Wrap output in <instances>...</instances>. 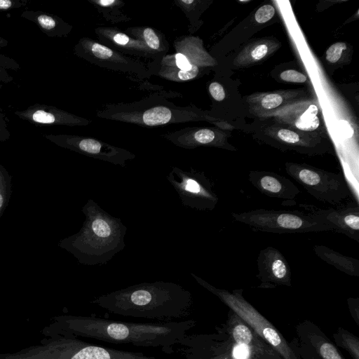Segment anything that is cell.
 <instances>
[{
  "label": "cell",
  "instance_id": "cell-12",
  "mask_svg": "<svg viewBox=\"0 0 359 359\" xmlns=\"http://www.w3.org/2000/svg\"><path fill=\"white\" fill-rule=\"evenodd\" d=\"M313 252L320 259L351 276H359V260L344 255L323 245H315Z\"/></svg>",
  "mask_w": 359,
  "mask_h": 359
},
{
  "label": "cell",
  "instance_id": "cell-24",
  "mask_svg": "<svg viewBox=\"0 0 359 359\" xmlns=\"http://www.w3.org/2000/svg\"><path fill=\"white\" fill-rule=\"evenodd\" d=\"M283 102L282 97L278 94H269L262 100V105L264 108L271 109L278 107Z\"/></svg>",
  "mask_w": 359,
  "mask_h": 359
},
{
  "label": "cell",
  "instance_id": "cell-17",
  "mask_svg": "<svg viewBox=\"0 0 359 359\" xmlns=\"http://www.w3.org/2000/svg\"><path fill=\"white\" fill-rule=\"evenodd\" d=\"M78 147L81 151L91 155L99 156L104 154L109 161L115 164H120L115 158L102 151V145L97 140L90 138L81 140L78 144Z\"/></svg>",
  "mask_w": 359,
  "mask_h": 359
},
{
  "label": "cell",
  "instance_id": "cell-15",
  "mask_svg": "<svg viewBox=\"0 0 359 359\" xmlns=\"http://www.w3.org/2000/svg\"><path fill=\"white\" fill-rule=\"evenodd\" d=\"M334 337L336 343L348 351L353 359H359V340L355 336L340 328Z\"/></svg>",
  "mask_w": 359,
  "mask_h": 359
},
{
  "label": "cell",
  "instance_id": "cell-28",
  "mask_svg": "<svg viewBox=\"0 0 359 359\" xmlns=\"http://www.w3.org/2000/svg\"><path fill=\"white\" fill-rule=\"evenodd\" d=\"M34 121L42 123H51L55 121V116L48 112L43 110H39L34 113L32 116Z\"/></svg>",
  "mask_w": 359,
  "mask_h": 359
},
{
  "label": "cell",
  "instance_id": "cell-21",
  "mask_svg": "<svg viewBox=\"0 0 359 359\" xmlns=\"http://www.w3.org/2000/svg\"><path fill=\"white\" fill-rule=\"evenodd\" d=\"M280 79L283 81L292 83H304L306 81V76L296 70L288 69L280 74Z\"/></svg>",
  "mask_w": 359,
  "mask_h": 359
},
{
  "label": "cell",
  "instance_id": "cell-25",
  "mask_svg": "<svg viewBox=\"0 0 359 359\" xmlns=\"http://www.w3.org/2000/svg\"><path fill=\"white\" fill-rule=\"evenodd\" d=\"M143 36L149 47L154 50L158 49L160 47V41L151 28H146L143 32Z\"/></svg>",
  "mask_w": 359,
  "mask_h": 359
},
{
  "label": "cell",
  "instance_id": "cell-27",
  "mask_svg": "<svg viewBox=\"0 0 359 359\" xmlns=\"http://www.w3.org/2000/svg\"><path fill=\"white\" fill-rule=\"evenodd\" d=\"M209 91L212 97L217 101H222L225 97L224 88L217 82H213L210 85Z\"/></svg>",
  "mask_w": 359,
  "mask_h": 359
},
{
  "label": "cell",
  "instance_id": "cell-14",
  "mask_svg": "<svg viewBox=\"0 0 359 359\" xmlns=\"http://www.w3.org/2000/svg\"><path fill=\"white\" fill-rule=\"evenodd\" d=\"M12 194V177L0 165V219L6 210Z\"/></svg>",
  "mask_w": 359,
  "mask_h": 359
},
{
  "label": "cell",
  "instance_id": "cell-31",
  "mask_svg": "<svg viewBox=\"0 0 359 359\" xmlns=\"http://www.w3.org/2000/svg\"><path fill=\"white\" fill-rule=\"evenodd\" d=\"M39 25L46 29H50L55 27V22L50 16L46 15H41L38 17Z\"/></svg>",
  "mask_w": 359,
  "mask_h": 359
},
{
  "label": "cell",
  "instance_id": "cell-16",
  "mask_svg": "<svg viewBox=\"0 0 359 359\" xmlns=\"http://www.w3.org/2000/svg\"><path fill=\"white\" fill-rule=\"evenodd\" d=\"M172 118V113L165 107H156L147 110L142 116L146 125L158 126L168 123Z\"/></svg>",
  "mask_w": 359,
  "mask_h": 359
},
{
  "label": "cell",
  "instance_id": "cell-6",
  "mask_svg": "<svg viewBox=\"0 0 359 359\" xmlns=\"http://www.w3.org/2000/svg\"><path fill=\"white\" fill-rule=\"evenodd\" d=\"M191 275L200 285L217 296L246 322L283 359H297L292 348L276 327L243 298L242 290H234L230 292L212 285L193 273H191Z\"/></svg>",
  "mask_w": 359,
  "mask_h": 359
},
{
  "label": "cell",
  "instance_id": "cell-1",
  "mask_svg": "<svg viewBox=\"0 0 359 359\" xmlns=\"http://www.w3.org/2000/svg\"><path fill=\"white\" fill-rule=\"evenodd\" d=\"M52 319L53 323L41 330L43 335L68 334L111 344L157 348L167 353H175L174 346L195 325L193 320L142 323L72 315Z\"/></svg>",
  "mask_w": 359,
  "mask_h": 359
},
{
  "label": "cell",
  "instance_id": "cell-8",
  "mask_svg": "<svg viewBox=\"0 0 359 359\" xmlns=\"http://www.w3.org/2000/svg\"><path fill=\"white\" fill-rule=\"evenodd\" d=\"M166 178L184 206L198 210H213L216 207L219 198L204 172L174 168Z\"/></svg>",
  "mask_w": 359,
  "mask_h": 359
},
{
  "label": "cell",
  "instance_id": "cell-10",
  "mask_svg": "<svg viewBox=\"0 0 359 359\" xmlns=\"http://www.w3.org/2000/svg\"><path fill=\"white\" fill-rule=\"evenodd\" d=\"M316 215L332 231L359 242V205L354 202L328 209L313 208Z\"/></svg>",
  "mask_w": 359,
  "mask_h": 359
},
{
  "label": "cell",
  "instance_id": "cell-19",
  "mask_svg": "<svg viewBox=\"0 0 359 359\" xmlns=\"http://www.w3.org/2000/svg\"><path fill=\"white\" fill-rule=\"evenodd\" d=\"M346 48V45L343 42H337L331 45L326 51L327 60L331 63L337 62Z\"/></svg>",
  "mask_w": 359,
  "mask_h": 359
},
{
  "label": "cell",
  "instance_id": "cell-32",
  "mask_svg": "<svg viewBox=\"0 0 359 359\" xmlns=\"http://www.w3.org/2000/svg\"><path fill=\"white\" fill-rule=\"evenodd\" d=\"M268 48L265 44H260L256 46L252 51V57L255 60H259L262 59L267 53Z\"/></svg>",
  "mask_w": 359,
  "mask_h": 359
},
{
  "label": "cell",
  "instance_id": "cell-18",
  "mask_svg": "<svg viewBox=\"0 0 359 359\" xmlns=\"http://www.w3.org/2000/svg\"><path fill=\"white\" fill-rule=\"evenodd\" d=\"M234 341L238 345L248 346L252 341V333L250 329L245 324L236 325L232 332Z\"/></svg>",
  "mask_w": 359,
  "mask_h": 359
},
{
  "label": "cell",
  "instance_id": "cell-5",
  "mask_svg": "<svg viewBox=\"0 0 359 359\" xmlns=\"http://www.w3.org/2000/svg\"><path fill=\"white\" fill-rule=\"evenodd\" d=\"M232 218L251 229L274 233H300L332 231L315 213L298 210H252L232 212Z\"/></svg>",
  "mask_w": 359,
  "mask_h": 359
},
{
  "label": "cell",
  "instance_id": "cell-9",
  "mask_svg": "<svg viewBox=\"0 0 359 359\" xmlns=\"http://www.w3.org/2000/svg\"><path fill=\"white\" fill-rule=\"evenodd\" d=\"M257 277L262 284L292 285V272L287 260L278 249L268 246L259 252Z\"/></svg>",
  "mask_w": 359,
  "mask_h": 359
},
{
  "label": "cell",
  "instance_id": "cell-26",
  "mask_svg": "<svg viewBox=\"0 0 359 359\" xmlns=\"http://www.w3.org/2000/svg\"><path fill=\"white\" fill-rule=\"evenodd\" d=\"M91 51L95 57L100 59H108L113 55L110 48L97 43H93Z\"/></svg>",
  "mask_w": 359,
  "mask_h": 359
},
{
  "label": "cell",
  "instance_id": "cell-37",
  "mask_svg": "<svg viewBox=\"0 0 359 359\" xmlns=\"http://www.w3.org/2000/svg\"><path fill=\"white\" fill-rule=\"evenodd\" d=\"M181 1L187 4H191L194 2L193 0H182Z\"/></svg>",
  "mask_w": 359,
  "mask_h": 359
},
{
  "label": "cell",
  "instance_id": "cell-22",
  "mask_svg": "<svg viewBox=\"0 0 359 359\" xmlns=\"http://www.w3.org/2000/svg\"><path fill=\"white\" fill-rule=\"evenodd\" d=\"M194 137L196 142L202 144H206L214 141L215 135L211 130L201 129L194 133Z\"/></svg>",
  "mask_w": 359,
  "mask_h": 359
},
{
  "label": "cell",
  "instance_id": "cell-7",
  "mask_svg": "<svg viewBox=\"0 0 359 359\" xmlns=\"http://www.w3.org/2000/svg\"><path fill=\"white\" fill-rule=\"evenodd\" d=\"M285 169L289 176L318 201L335 205L350 196L349 187L341 172L292 163H286Z\"/></svg>",
  "mask_w": 359,
  "mask_h": 359
},
{
  "label": "cell",
  "instance_id": "cell-23",
  "mask_svg": "<svg viewBox=\"0 0 359 359\" xmlns=\"http://www.w3.org/2000/svg\"><path fill=\"white\" fill-rule=\"evenodd\" d=\"M277 135L280 140L287 144H297L300 141L299 135L290 130L280 129Z\"/></svg>",
  "mask_w": 359,
  "mask_h": 359
},
{
  "label": "cell",
  "instance_id": "cell-34",
  "mask_svg": "<svg viewBox=\"0 0 359 359\" xmlns=\"http://www.w3.org/2000/svg\"><path fill=\"white\" fill-rule=\"evenodd\" d=\"M114 41L118 44L126 45L129 42L130 39L127 35L123 33H118L114 35Z\"/></svg>",
  "mask_w": 359,
  "mask_h": 359
},
{
  "label": "cell",
  "instance_id": "cell-30",
  "mask_svg": "<svg viewBox=\"0 0 359 359\" xmlns=\"http://www.w3.org/2000/svg\"><path fill=\"white\" fill-rule=\"evenodd\" d=\"M198 73V68L196 65H191V68L187 71L180 70L178 72L180 79L186 81L195 78Z\"/></svg>",
  "mask_w": 359,
  "mask_h": 359
},
{
  "label": "cell",
  "instance_id": "cell-20",
  "mask_svg": "<svg viewBox=\"0 0 359 359\" xmlns=\"http://www.w3.org/2000/svg\"><path fill=\"white\" fill-rule=\"evenodd\" d=\"M275 14V8L270 4L261 6L255 13V18L259 23H264L271 20Z\"/></svg>",
  "mask_w": 359,
  "mask_h": 359
},
{
  "label": "cell",
  "instance_id": "cell-29",
  "mask_svg": "<svg viewBox=\"0 0 359 359\" xmlns=\"http://www.w3.org/2000/svg\"><path fill=\"white\" fill-rule=\"evenodd\" d=\"M176 65L182 71H187L191 68V63L189 62L186 56L182 53L175 55Z\"/></svg>",
  "mask_w": 359,
  "mask_h": 359
},
{
  "label": "cell",
  "instance_id": "cell-38",
  "mask_svg": "<svg viewBox=\"0 0 359 359\" xmlns=\"http://www.w3.org/2000/svg\"><path fill=\"white\" fill-rule=\"evenodd\" d=\"M313 359H316V358H315V357H314V358H313Z\"/></svg>",
  "mask_w": 359,
  "mask_h": 359
},
{
  "label": "cell",
  "instance_id": "cell-35",
  "mask_svg": "<svg viewBox=\"0 0 359 359\" xmlns=\"http://www.w3.org/2000/svg\"><path fill=\"white\" fill-rule=\"evenodd\" d=\"M12 5V2L9 0H0V9H7Z\"/></svg>",
  "mask_w": 359,
  "mask_h": 359
},
{
  "label": "cell",
  "instance_id": "cell-13",
  "mask_svg": "<svg viewBox=\"0 0 359 359\" xmlns=\"http://www.w3.org/2000/svg\"><path fill=\"white\" fill-rule=\"evenodd\" d=\"M309 339L321 359H345L331 342L318 333L311 332Z\"/></svg>",
  "mask_w": 359,
  "mask_h": 359
},
{
  "label": "cell",
  "instance_id": "cell-33",
  "mask_svg": "<svg viewBox=\"0 0 359 359\" xmlns=\"http://www.w3.org/2000/svg\"><path fill=\"white\" fill-rule=\"evenodd\" d=\"M248 353V347L244 345L238 344L233 349V356L236 359H246Z\"/></svg>",
  "mask_w": 359,
  "mask_h": 359
},
{
  "label": "cell",
  "instance_id": "cell-3",
  "mask_svg": "<svg viewBox=\"0 0 359 359\" xmlns=\"http://www.w3.org/2000/svg\"><path fill=\"white\" fill-rule=\"evenodd\" d=\"M81 212L85 220L81 229L61 240L58 245L82 264H106L125 248L127 227L93 199L88 200Z\"/></svg>",
  "mask_w": 359,
  "mask_h": 359
},
{
  "label": "cell",
  "instance_id": "cell-4",
  "mask_svg": "<svg viewBox=\"0 0 359 359\" xmlns=\"http://www.w3.org/2000/svg\"><path fill=\"white\" fill-rule=\"evenodd\" d=\"M44 336L37 345L15 353H0V359H161L96 345L68 334Z\"/></svg>",
  "mask_w": 359,
  "mask_h": 359
},
{
  "label": "cell",
  "instance_id": "cell-2",
  "mask_svg": "<svg viewBox=\"0 0 359 359\" xmlns=\"http://www.w3.org/2000/svg\"><path fill=\"white\" fill-rule=\"evenodd\" d=\"M91 303L126 317L168 320L188 315L192 297L179 284L156 281L111 292L96 297Z\"/></svg>",
  "mask_w": 359,
  "mask_h": 359
},
{
  "label": "cell",
  "instance_id": "cell-36",
  "mask_svg": "<svg viewBox=\"0 0 359 359\" xmlns=\"http://www.w3.org/2000/svg\"><path fill=\"white\" fill-rule=\"evenodd\" d=\"M102 6H109L115 3L114 0H100L97 1Z\"/></svg>",
  "mask_w": 359,
  "mask_h": 359
},
{
  "label": "cell",
  "instance_id": "cell-11",
  "mask_svg": "<svg viewBox=\"0 0 359 359\" xmlns=\"http://www.w3.org/2000/svg\"><path fill=\"white\" fill-rule=\"evenodd\" d=\"M248 180L262 194L271 198L292 201L301 192L290 179L270 171H251Z\"/></svg>",
  "mask_w": 359,
  "mask_h": 359
}]
</instances>
